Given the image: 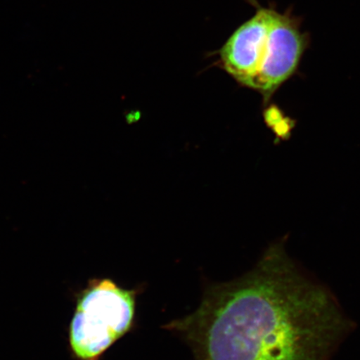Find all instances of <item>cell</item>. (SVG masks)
Returning <instances> with one entry per match:
<instances>
[{"label":"cell","mask_w":360,"mask_h":360,"mask_svg":"<svg viewBox=\"0 0 360 360\" xmlns=\"http://www.w3.org/2000/svg\"><path fill=\"white\" fill-rule=\"evenodd\" d=\"M352 326L278 243L250 272L207 288L195 312L165 328L195 360H330Z\"/></svg>","instance_id":"cell-1"},{"label":"cell","mask_w":360,"mask_h":360,"mask_svg":"<svg viewBox=\"0 0 360 360\" xmlns=\"http://www.w3.org/2000/svg\"><path fill=\"white\" fill-rule=\"evenodd\" d=\"M309 42L290 13L257 6L219 49V61L238 84L259 92L267 103L298 70Z\"/></svg>","instance_id":"cell-2"},{"label":"cell","mask_w":360,"mask_h":360,"mask_svg":"<svg viewBox=\"0 0 360 360\" xmlns=\"http://www.w3.org/2000/svg\"><path fill=\"white\" fill-rule=\"evenodd\" d=\"M139 292L110 278L89 283L80 295L70 325V345L78 359L100 360L134 330Z\"/></svg>","instance_id":"cell-3"}]
</instances>
